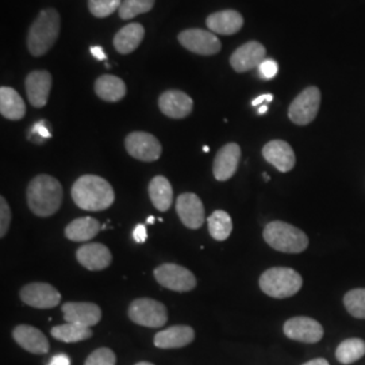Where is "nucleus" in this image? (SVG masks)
I'll use <instances>...</instances> for the list:
<instances>
[{
	"instance_id": "obj_14",
	"label": "nucleus",
	"mask_w": 365,
	"mask_h": 365,
	"mask_svg": "<svg viewBox=\"0 0 365 365\" xmlns=\"http://www.w3.org/2000/svg\"><path fill=\"white\" fill-rule=\"evenodd\" d=\"M176 212L182 225L188 229H200L205 223V206L199 196L192 192H184L176 200Z\"/></svg>"
},
{
	"instance_id": "obj_42",
	"label": "nucleus",
	"mask_w": 365,
	"mask_h": 365,
	"mask_svg": "<svg viewBox=\"0 0 365 365\" xmlns=\"http://www.w3.org/2000/svg\"><path fill=\"white\" fill-rule=\"evenodd\" d=\"M272 102L274 101V96L271 95V93H267V95H261V96H259V98H256L253 102H252V105L253 106H259L260 103H262V102Z\"/></svg>"
},
{
	"instance_id": "obj_23",
	"label": "nucleus",
	"mask_w": 365,
	"mask_h": 365,
	"mask_svg": "<svg viewBox=\"0 0 365 365\" xmlns=\"http://www.w3.org/2000/svg\"><path fill=\"white\" fill-rule=\"evenodd\" d=\"M206 24L214 34L233 36L244 26V18L235 10H223L209 15Z\"/></svg>"
},
{
	"instance_id": "obj_15",
	"label": "nucleus",
	"mask_w": 365,
	"mask_h": 365,
	"mask_svg": "<svg viewBox=\"0 0 365 365\" xmlns=\"http://www.w3.org/2000/svg\"><path fill=\"white\" fill-rule=\"evenodd\" d=\"M267 56L265 46L257 41H249L230 56V66L238 73H244L261 66Z\"/></svg>"
},
{
	"instance_id": "obj_24",
	"label": "nucleus",
	"mask_w": 365,
	"mask_h": 365,
	"mask_svg": "<svg viewBox=\"0 0 365 365\" xmlns=\"http://www.w3.org/2000/svg\"><path fill=\"white\" fill-rule=\"evenodd\" d=\"M145 29L141 24H129L122 27L114 37V48L120 54H130L143 42Z\"/></svg>"
},
{
	"instance_id": "obj_7",
	"label": "nucleus",
	"mask_w": 365,
	"mask_h": 365,
	"mask_svg": "<svg viewBox=\"0 0 365 365\" xmlns=\"http://www.w3.org/2000/svg\"><path fill=\"white\" fill-rule=\"evenodd\" d=\"M321 106V91L317 87H307L292 101L288 108V118L292 123L306 126L317 118Z\"/></svg>"
},
{
	"instance_id": "obj_33",
	"label": "nucleus",
	"mask_w": 365,
	"mask_h": 365,
	"mask_svg": "<svg viewBox=\"0 0 365 365\" xmlns=\"http://www.w3.org/2000/svg\"><path fill=\"white\" fill-rule=\"evenodd\" d=\"M153 6L155 0H123L118 13L122 19L129 21L140 14L149 13Z\"/></svg>"
},
{
	"instance_id": "obj_5",
	"label": "nucleus",
	"mask_w": 365,
	"mask_h": 365,
	"mask_svg": "<svg viewBox=\"0 0 365 365\" xmlns=\"http://www.w3.org/2000/svg\"><path fill=\"white\" fill-rule=\"evenodd\" d=\"M261 291L271 298L286 299L299 292L303 279L297 271L284 267H274L267 269L259 280Z\"/></svg>"
},
{
	"instance_id": "obj_27",
	"label": "nucleus",
	"mask_w": 365,
	"mask_h": 365,
	"mask_svg": "<svg viewBox=\"0 0 365 365\" xmlns=\"http://www.w3.org/2000/svg\"><path fill=\"white\" fill-rule=\"evenodd\" d=\"M101 229L102 226L98 220L91 217H81L66 225V237L73 242H86L96 237Z\"/></svg>"
},
{
	"instance_id": "obj_2",
	"label": "nucleus",
	"mask_w": 365,
	"mask_h": 365,
	"mask_svg": "<svg viewBox=\"0 0 365 365\" xmlns=\"http://www.w3.org/2000/svg\"><path fill=\"white\" fill-rule=\"evenodd\" d=\"M71 196L78 209L103 211L115 202V192L111 184L96 175H83L73 182Z\"/></svg>"
},
{
	"instance_id": "obj_46",
	"label": "nucleus",
	"mask_w": 365,
	"mask_h": 365,
	"mask_svg": "<svg viewBox=\"0 0 365 365\" xmlns=\"http://www.w3.org/2000/svg\"><path fill=\"white\" fill-rule=\"evenodd\" d=\"M153 222H155V217H149V218H148V223H149V225H152Z\"/></svg>"
},
{
	"instance_id": "obj_36",
	"label": "nucleus",
	"mask_w": 365,
	"mask_h": 365,
	"mask_svg": "<svg viewBox=\"0 0 365 365\" xmlns=\"http://www.w3.org/2000/svg\"><path fill=\"white\" fill-rule=\"evenodd\" d=\"M11 223V210L4 196L0 197V237H6Z\"/></svg>"
},
{
	"instance_id": "obj_4",
	"label": "nucleus",
	"mask_w": 365,
	"mask_h": 365,
	"mask_svg": "<svg viewBox=\"0 0 365 365\" xmlns=\"http://www.w3.org/2000/svg\"><path fill=\"white\" fill-rule=\"evenodd\" d=\"M262 237L271 248L283 253H302L309 247V237L306 233L287 222H269L264 229Z\"/></svg>"
},
{
	"instance_id": "obj_37",
	"label": "nucleus",
	"mask_w": 365,
	"mask_h": 365,
	"mask_svg": "<svg viewBox=\"0 0 365 365\" xmlns=\"http://www.w3.org/2000/svg\"><path fill=\"white\" fill-rule=\"evenodd\" d=\"M259 71H260V75L262 78L269 80V78H274L277 75L279 66L274 60H264L261 63V66H259Z\"/></svg>"
},
{
	"instance_id": "obj_41",
	"label": "nucleus",
	"mask_w": 365,
	"mask_h": 365,
	"mask_svg": "<svg viewBox=\"0 0 365 365\" xmlns=\"http://www.w3.org/2000/svg\"><path fill=\"white\" fill-rule=\"evenodd\" d=\"M51 365H71V360L66 357V354H60L53 357Z\"/></svg>"
},
{
	"instance_id": "obj_32",
	"label": "nucleus",
	"mask_w": 365,
	"mask_h": 365,
	"mask_svg": "<svg viewBox=\"0 0 365 365\" xmlns=\"http://www.w3.org/2000/svg\"><path fill=\"white\" fill-rule=\"evenodd\" d=\"M344 304L348 313L354 318L365 319V288H356L344 297Z\"/></svg>"
},
{
	"instance_id": "obj_10",
	"label": "nucleus",
	"mask_w": 365,
	"mask_h": 365,
	"mask_svg": "<svg viewBox=\"0 0 365 365\" xmlns=\"http://www.w3.org/2000/svg\"><path fill=\"white\" fill-rule=\"evenodd\" d=\"M125 148L131 157L145 163L157 161L163 153L160 141L153 134L146 131L130 133L125 140Z\"/></svg>"
},
{
	"instance_id": "obj_30",
	"label": "nucleus",
	"mask_w": 365,
	"mask_h": 365,
	"mask_svg": "<svg viewBox=\"0 0 365 365\" xmlns=\"http://www.w3.org/2000/svg\"><path fill=\"white\" fill-rule=\"evenodd\" d=\"M365 354V341L348 339L342 341L336 351V359L341 364L349 365L359 361Z\"/></svg>"
},
{
	"instance_id": "obj_34",
	"label": "nucleus",
	"mask_w": 365,
	"mask_h": 365,
	"mask_svg": "<svg viewBox=\"0 0 365 365\" xmlns=\"http://www.w3.org/2000/svg\"><path fill=\"white\" fill-rule=\"evenodd\" d=\"M123 0H88V10L96 18H107L119 11Z\"/></svg>"
},
{
	"instance_id": "obj_12",
	"label": "nucleus",
	"mask_w": 365,
	"mask_h": 365,
	"mask_svg": "<svg viewBox=\"0 0 365 365\" xmlns=\"http://www.w3.org/2000/svg\"><path fill=\"white\" fill-rule=\"evenodd\" d=\"M283 330L288 339L303 344H317L324 337L322 325L309 317L289 318L284 324Z\"/></svg>"
},
{
	"instance_id": "obj_1",
	"label": "nucleus",
	"mask_w": 365,
	"mask_h": 365,
	"mask_svg": "<svg viewBox=\"0 0 365 365\" xmlns=\"http://www.w3.org/2000/svg\"><path fill=\"white\" fill-rule=\"evenodd\" d=\"M63 195L61 182L51 175L41 173L33 178L27 185V206L34 215L46 218L60 210Z\"/></svg>"
},
{
	"instance_id": "obj_9",
	"label": "nucleus",
	"mask_w": 365,
	"mask_h": 365,
	"mask_svg": "<svg viewBox=\"0 0 365 365\" xmlns=\"http://www.w3.org/2000/svg\"><path fill=\"white\" fill-rule=\"evenodd\" d=\"M182 48L200 56H214L222 49L221 41L212 33L203 29H187L179 34Z\"/></svg>"
},
{
	"instance_id": "obj_44",
	"label": "nucleus",
	"mask_w": 365,
	"mask_h": 365,
	"mask_svg": "<svg viewBox=\"0 0 365 365\" xmlns=\"http://www.w3.org/2000/svg\"><path fill=\"white\" fill-rule=\"evenodd\" d=\"M268 111V107L267 106H261L260 108H259V115H262V114H265Z\"/></svg>"
},
{
	"instance_id": "obj_11",
	"label": "nucleus",
	"mask_w": 365,
	"mask_h": 365,
	"mask_svg": "<svg viewBox=\"0 0 365 365\" xmlns=\"http://www.w3.org/2000/svg\"><path fill=\"white\" fill-rule=\"evenodd\" d=\"M21 300L34 309H54L60 304L61 294L49 283H29L19 291Z\"/></svg>"
},
{
	"instance_id": "obj_21",
	"label": "nucleus",
	"mask_w": 365,
	"mask_h": 365,
	"mask_svg": "<svg viewBox=\"0 0 365 365\" xmlns=\"http://www.w3.org/2000/svg\"><path fill=\"white\" fill-rule=\"evenodd\" d=\"M13 339L21 348L33 354H45L49 352V341L37 327L30 325H18L13 330Z\"/></svg>"
},
{
	"instance_id": "obj_3",
	"label": "nucleus",
	"mask_w": 365,
	"mask_h": 365,
	"mask_svg": "<svg viewBox=\"0 0 365 365\" xmlns=\"http://www.w3.org/2000/svg\"><path fill=\"white\" fill-rule=\"evenodd\" d=\"M61 19L54 9H45L34 19L27 33V49L31 56L41 57L52 49L60 36Z\"/></svg>"
},
{
	"instance_id": "obj_26",
	"label": "nucleus",
	"mask_w": 365,
	"mask_h": 365,
	"mask_svg": "<svg viewBox=\"0 0 365 365\" xmlns=\"http://www.w3.org/2000/svg\"><path fill=\"white\" fill-rule=\"evenodd\" d=\"M0 114L10 120H21L26 114V105L11 87L0 88Z\"/></svg>"
},
{
	"instance_id": "obj_29",
	"label": "nucleus",
	"mask_w": 365,
	"mask_h": 365,
	"mask_svg": "<svg viewBox=\"0 0 365 365\" xmlns=\"http://www.w3.org/2000/svg\"><path fill=\"white\" fill-rule=\"evenodd\" d=\"M207 225L210 235L217 241L227 240L233 232V221L223 210H215L207 218Z\"/></svg>"
},
{
	"instance_id": "obj_22",
	"label": "nucleus",
	"mask_w": 365,
	"mask_h": 365,
	"mask_svg": "<svg viewBox=\"0 0 365 365\" xmlns=\"http://www.w3.org/2000/svg\"><path fill=\"white\" fill-rule=\"evenodd\" d=\"M195 339V330L187 325H175L158 331L153 344L160 349H179L190 345Z\"/></svg>"
},
{
	"instance_id": "obj_45",
	"label": "nucleus",
	"mask_w": 365,
	"mask_h": 365,
	"mask_svg": "<svg viewBox=\"0 0 365 365\" xmlns=\"http://www.w3.org/2000/svg\"><path fill=\"white\" fill-rule=\"evenodd\" d=\"M135 365H155L152 364V363H149V361H140V363H137Z\"/></svg>"
},
{
	"instance_id": "obj_25",
	"label": "nucleus",
	"mask_w": 365,
	"mask_h": 365,
	"mask_svg": "<svg viewBox=\"0 0 365 365\" xmlns=\"http://www.w3.org/2000/svg\"><path fill=\"white\" fill-rule=\"evenodd\" d=\"M125 81L114 75H102L95 81V92L105 102H119L126 96Z\"/></svg>"
},
{
	"instance_id": "obj_38",
	"label": "nucleus",
	"mask_w": 365,
	"mask_h": 365,
	"mask_svg": "<svg viewBox=\"0 0 365 365\" xmlns=\"http://www.w3.org/2000/svg\"><path fill=\"white\" fill-rule=\"evenodd\" d=\"M31 134H37L38 137L43 138V140L51 138V131H49L46 123H45L43 120L38 122L37 125H34V128H33V130H31Z\"/></svg>"
},
{
	"instance_id": "obj_16",
	"label": "nucleus",
	"mask_w": 365,
	"mask_h": 365,
	"mask_svg": "<svg viewBox=\"0 0 365 365\" xmlns=\"http://www.w3.org/2000/svg\"><path fill=\"white\" fill-rule=\"evenodd\" d=\"M160 111L165 117L172 119H182L187 118L194 108V101L190 95L179 90H170L163 92L158 98Z\"/></svg>"
},
{
	"instance_id": "obj_35",
	"label": "nucleus",
	"mask_w": 365,
	"mask_h": 365,
	"mask_svg": "<svg viewBox=\"0 0 365 365\" xmlns=\"http://www.w3.org/2000/svg\"><path fill=\"white\" fill-rule=\"evenodd\" d=\"M117 356L110 348H99L87 357L84 365H115Z\"/></svg>"
},
{
	"instance_id": "obj_43",
	"label": "nucleus",
	"mask_w": 365,
	"mask_h": 365,
	"mask_svg": "<svg viewBox=\"0 0 365 365\" xmlns=\"http://www.w3.org/2000/svg\"><path fill=\"white\" fill-rule=\"evenodd\" d=\"M303 365H330L329 364V361L325 360V359H314V360H310V361H307V363H304Z\"/></svg>"
},
{
	"instance_id": "obj_39",
	"label": "nucleus",
	"mask_w": 365,
	"mask_h": 365,
	"mask_svg": "<svg viewBox=\"0 0 365 365\" xmlns=\"http://www.w3.org/2000/svg\"><path fill=\"white\" fill-rule=\"evenodd\" d=\"M133 237H134L135 242H138V244H143V242H145V241H146V238H148V233H146V226L143 225V223L137 225V226H135V229H134Z\"/></svg>"
},
{
	"instance_id": "obj_8",
	"label": "nucleus",
	"mask_w": 365,
	"mask_h": 365,
	"mask_svg": "<svg viewBox=\"0 0 365 365\" xmlns=\"http://www.w3.org/2000/svg\"><path fill=\"white\" fill-rule=\"evenodd\" d=\"M157 283L176 292H188L196 287L195 274L178 264H161L153 271Z\"/></svg>"
},
{
	"instance_id": "obj_6",
	"label": "nucleus",
	"mask_w": 365,
	"mask_h": 365,
	"mask_svg": "<svg viewBox=\"0 0 365 365\" xmlns=\"http://www.w3.org/2000/svg\"><path fill=\"white\" fill-rule=\"evenodd\" d=\"M128 314L131 321L140 327H161L168 321L167 307L161 302L150 298L133 300Z\"/></svg>"
},
{
	"instance_id": "obj_17",
	"label": "nucleus",
	"mask_w": 365,
	"mask_h": 365,
	"mask_svg": "<svg viewBox=\"0 0 365 365\" xmlns=\"http://www.w3.org/2000/svg\"><path fill=\"white\" fill-rule=\"evenodd\" d=\"M52 75L48 71H33L25 80L27 99L33 107H45L52 90Z\"/></svg>"
},
{
	"instance_id": "obj_40",
	"label": "nucleus",
	"mask_w": 365,
	"mask_h": 365,
	"mask_svg": "<svg viewBox=\"0 0 365 365\" xmlns=\"http://www.w3.org/2000/svg\"><path fill=\"white\" fill-rule=\"evenodd\" d=\"M91 54L96 60H99V61L106 60L105 51H103V48H101V46H93V48H91Z\"/></svg>"
},
{
	"instance_id": "obj_31",
	"label": "nucleus",
	"mask_w": 365,
	"mask_h": 365,
	"mask_svg": "<svg viewBox=\"0 0 365 365\" xmlns=\"http://www.w3.org/2000/svg\"><path fill=\"white\" fill-rule=\"evenodd\" d=\"M51 333H52V337L66 342V344H75V342L86 341L92 337L91 327H78V325L68 324V322L66 325L53 327Z\"/></svg>"
},
{
	"instance_id": "obj_13",
	"label": "nucleus",
	"mask_w": 365,
	"mask_h": 365,
	"mask_svg": "<svg viewBox=\"0 0 365 365\" xmlns=\"http://www.w3.org/2000/svg\"><path fill=\"white\" fill-rule=\"evenodd\" d=\"M61 310L68 324L78 327H95L102 319L101 307L90 302H66Z\"/></svg>"
},
{
	"instance_id": "obj_18",
	"label": "nucleus",
	"mask_w": 365,
	"mask_h": 365,
	"mask_svg": "<svg viewBox=\"0 0 365 365\" xmlns=\"http://www.w3.org/2000/svg\"><path fill=\"white\" fill-rule=\"evenodd\" d=\"M241 160V148L235 143L222 146L214 158L212 173L220 182H226L235 176Z\"/></svg>"
},
{
	"instance_id": "obj_19",
	"label": "nucleus",
	"mask_w": 365,
	"mask_h": 365,
	"mask_svg": "<svg viewBox=\"0 0 365 365\" xmlns=\"http://www.w3.org/2000/svg\"><path fill=\"white\" fill-rule=\"evenodd\" d=\"M76 259L81 267L88 271H102L110 267L113 255L103 244L91 242L80 247L76 252Z\"/></svg>"
},
{
	"instance_id": "obj_47",
	"label": "nucleus",
	"mask_w": 365,
	"mask_h": 365,
	"mask_svg": "<svg viewBox=\"0 0 365 365\" xmlns=\"http://www.w3.org/2000/svg\"><path fill=\"white\" fill-rule=\"evenodd\" d=\"M264 179H265V180H269V176H268L267 173H264Z\"/></svg>"
},
{
	"instance_id": "obj_20",
	"label": "nucleus",
	"mask_w": 365,
	"mask_h": 365,
	"mask_svg": "<svg viewBox=\"0 0 365 365\" xmlns=\"http://www.w3.org/2000/svg\"><path fill=\"white\" fill-rule=\"evenodd\" d=\"M262 156L271 165H274L276 170L283 173L292 170L297 163L295 153L291 145L282 140H274L265 145L262 148Z\"/></svg>"
},
{
	"instance_id": "obj_28",
	"label": "nucleus",
	"mask_w": 365,
	"mask_h": 365,
	"mask_svg": "<svg viewBox=\"0 0 365 365\" xmlns=\"http://www.w3.org/2000/svg\"><path fill=\"white\" fill-rule=\"evenodd\" d=\"M149 196L153 206L158 211L165 212L170 209L173 202V190L170 180L164 176H155L149 182Z\"/></svg>"
}]
</instances>
